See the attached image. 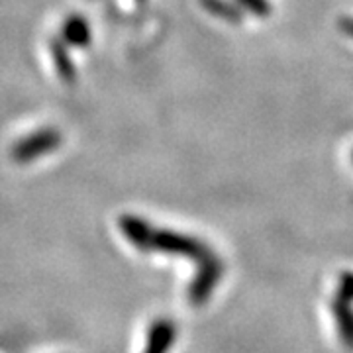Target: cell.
<instances>
[{
  "instance_id": "obj_1",
  "label": "cell",
  "mask_w": 353,
  "mask_h": 353,
  "mask_svg": "<svg viewBox=\"0 0 353 353\" xmlns=\"http://www.w3.org/2000/svg\"><path fill=\"white\" fill-rule=\"evenodd\" d=\"M120 232L130 241V245L139 252L187 257L194 263V277L189 285V303L199 308L212 299L216 287L224 277V263L218 253L206 245V241L173 230H161L132 214L120 218Z\"/></svg>"
},
{
  "instance_id": "obj_2",
  "label": "cell",
  "mask_w": 353,
  "mask_h": 353,
  "mask_svg": "<svg viewBox=\"0 0 353 353\" xmlns=\"http://www.w3.org/2000/svg\"><path fill=\"white\" fill-rule=\"evenodd\" d=\"M332 314L341 343L347 350H353V271L341 273L336 294L332 299Z\"/></svg>"
},
{
  "instance_id": "obj_3",
  "label": "cell",
  "mask_w": 353,
  "mask_h": 353,
  "mask_svg": "<svg viewBox=\"0 0 353 353\" xmlns=\"http://www.w3.org/2000/svg\"><path fill=\"white\" fill-rule=\"evenodd\" d=\"M61 145V134L57 130H41L28 138L20 139L12 150V157L18 163H28Z\"/></svg>"
},
{
  "instance_id": "obj_4",
  "label": "cell",
  "mask_w": 353,
  "mask_h": 353,
  "mask_svg": "<svg viewBox=\"0 0 353 353\" xmlns=\"http://www.w3.org/2000/svg\"><path fill=\"white\" fill-rule=\"evenodd\" d=\"M176 340V324L171 318H155L148 330L143 353H169Z\"/></svg>"
},
{
  "instance_id": "obj_5",
  "label": "cell",
  "mask_w": 353,
  "mask_h": 353,
  "mask_svg": "<svg viewBox=\"0 0 353 353\" xmlns=\"http://www.w3.org/2000/svg\"><path fill=\"white\" fill-rule=\"evenodd\" d=\"M63 39L71 46H87L90 41V30H88L87 20H83L81 16L67 18L63 26Z\"/></svg>"
},
{
  "instance_id": "obj_6",
  "label": "cell",
  "mask_w": 353,
  "mask_h": 353,
  "mask_svg": "<svg viewBox=\"0 0 353 353\" xmlns=\"http://www.w3.org/2000/svg\"><path fill=\"white\" fill-rule=\"evenodd\" d=\"M201 2L208 12L222 18V20H228V22H240L243 16L240 8L228 4L226 0H201Z\"/></svg>"
},
{
  "instance_id": "obj_7",
  "label": "cell",
  "mask_w": 353,
  "mask_h": 353,
  "mask_svg": "<svg viewBox=\"0 0 353 353\" xmlns=\"http://www.w3.org/2000/svg\"><path fill=\"white\" fill-rule=\"evenodd\" d=\"M53 61H55V67H57L59 77L63 81H67V83L75 81V65H73L71 57L67 55V51H65L61 43H55L53 46Z\"/></svg>"
},
{
  "instance_id": "obj_8",
  "label": "cell",
  "mask_w": 353,
  "mask_h": 353,
  "mask_svg": "<svg viewBox=\"0 0 353 353\" xmlns=\"http://www.w3.org/2000/svg\"><path fill=\"white\" fill-rule=\"evenodd\" d=\"M240 2L245 10H250L255 16H269L271 12V6L267 0H240Z\"/></svg>"
},
{
  "instance_id": "obj_9",
  "label": "cell",
  "mask_w": 353,
  "mask_h": 353,
  "mask_svg": "<svg viewBox=\"0 0 353 353\" xmlns=\"http://www.w3.org/2000/svg\"><path fill=\"white\" fill-rule=\"evenodd\" d=\"M340 28L343 34H347V36L353 38V18H343L340 22Z\"/></svg>"
},
{
  "instance_id": "obj_10",
  "label": "cell",
  "mask_w": 353,
  "mask_h": 353,
  "mask_svg": "<svg viewBox=\"0 0 353 353\" xmlns=\"http://www.w3.org/2000/svg\"><path fill=\"white\" fill-rule=\"evenodd\" d=\"M139 2H141V0H139Z\"/></svg>"
}]
</instances>
